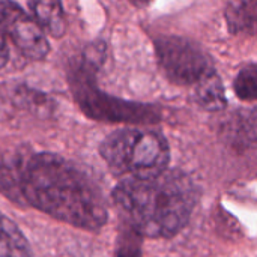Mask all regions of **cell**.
Listing matches in <instances>:
<instances>
[{
    "instance_id": "obj_1",
    "label": "cell",
    "mask_w": 257,
    "mask_h": 257,
    "mask_svg": "<svg viewBox=\"0 0 257 257\" xmlns=\"http://www.w3.org/2000/svg\"><path fill=\"white\" fill-rule=\"evenodd\" d=\"M0 194L84 230H99L108 209L98 185L71 161L47 152L0 157Z\"/></svg>"
},
{
    "instance_id": "obj_2",
    "label": "cell",
    "mask_w": 257,
    "mask_h": 257,
    "mask_svg": "<svg viewBox=\"0 0 257 257\" xmlns=\"http://www.w3.org/2000/svg\"><path fill=\"white\" fill-rule=\"evenodd\" d=\"M111 197L137 236L169 239L188 224L199 188L187 173L167 169L155 178L123 179Z\"/></svg>"
},
{
    "instance_id": "obj_3",
    "label": "cell",
    "mask_w": 257,
    "mask_h": 257,
    "mask_svg": "<svg viewBox=\"0 0 257 257\" xmlns=\"http://www.w3.org/2000/svg\"><path fill=\"white\" fill-rule=\"evenodd\" d=\"M99 154L110 170L125 179H146L164 173L170 163L166 137L157 131L122 128L107 136Z\"/></svg>"
},
{
    "instance_id": "obj_4",
    "label": "cell",
    "mask_w": 257,
    "mask_h": 257,
    "mask_svg": "<svg viewBox=\"0 0 257 257\" xmlns=\"http://www.w3.org/2000/svg\"><path fill=\"white\" fill-rule=\"evenodd\" d=\"M99 62L101 53L93 57L92 48L77 59L69 69V86L74 98L89 117L104 122L130 123H155L161 119V111L155 105L125 101L99 90L95 81Z\"/></svg>"
},
{
    "instance_id": "obj_5",
    "label": "cell",
    "mask_w": 257,
    "mask_h": 257,
    "mask_svg": "<svg viewBox=\"0 0 257 257\" xmlns=\"http://www.w3.org/2000/svg\"><path fill=\"white\" fill-rule=\"evenodd\" d=\"M155 54L163 74L178 86H196L215 72L209 54L182 36H160L155 41Z\"/></svg>"
},
{
    "instance_id": "obj_6",
    "label": "cell",
    "mask_w": 257,
    "mask_h": 257,
    "mask_svg": "<svg viewBox=\"0 0 257 257\" xmlns=\"http://www.w3.org/2000/svg\"><path fill=\"white\" fill-rule=\"evenodd\" d=\"M0 32L30 60H42L50 53L45 33L24 9L14 2H0Z\"/></svg>"
},
{
    "instance_id": "obj_7",
    "label": "cell",
    "mask_w": 257,
    "mask_h": 257,
    "mask_svg": "<svg viewBox=\"0 0 257 257\" xmlns=\"http://www.w3.org/2000/svg\"><path fill=\"white\" fill-rule=\"evenodd\" d=\"M29 9L32 11L33 21L39 26L44 33L53 38H62L66 30L65 11L60 2H29Z\"/></svg>"
},
{
    "instance_id": "obj_8",
    "label": "cell",
    "mask_w": 257,
    "mask_h": 257,
    "mask_svg": "<svg viewBox=\"0 0 257 257\" xmlns=\"http://www.w3.org/2000/svg\"><path fill=\"white\" fill-rule=\"evenodd\" d=\"M229 32L233 35H254L257 24V2H230L226 9Z\"/></svg>"
},
{
    "instance_id": "obj_9",
    "label": "cell",
    "mask_w": 257,
    "mask_h": 257,
    "mask_svg": "<svg viewBox=\"0 0 257 257\" xmlns=\"http://www.w3.org/2000/svg\"><path fill=\"white\" fill-rule=\"evenodd\" d=\"M0 257H33L30 245L18 226L0 214Z\"/></svg>"
},
{
    "instance_id": "obj_10",
    "label": "cell",
    "mask_w": 257,
    "mask_h": 257,
    "mask_svg": "<svg viewBox=\"0 0 257 257\" xmlns=\"http://www.w3.org/2000/svg\"><path fill=\"white\" fill-rule=\"evenodd\" d=\"M194 89H196L197 104L202 108L209 111H220L226 107L227 101L224 95V87L217 71L205 77L199 84L194 86Z\"/></svg>"
},
{
    "instance_id": "obj_11",
    "label": "cell",
    "mask_w": 257,
    "mask_h": 257,
    "mask_svg": "<svg viewBox=\"0 0 257 257\" xmlns=\"http://www.w3.org/2000/svg\"><path fill=\"white\" fill-rule=\"evenodd\" d=\"M236 96L242 101H254L257 96V68L256 63H250L241 69L235 80Z\"/></svg>"
},
{
    "instance_id": "obj_12",
    "label": "cell",
    "mask_w": 257,
    "mask_h": 257,
    "mask_svg": "<svg viewBox=\"0 0 257 257\" xmlns=\"http://www.w3.org/2000/svg\"><path fill=\"white\" fill-rule=\"evenodd\" d=\"M8 60H9V48L6 45L5 38L0 33V69L8 63Z\"/></svg>"
}]
</instances>
